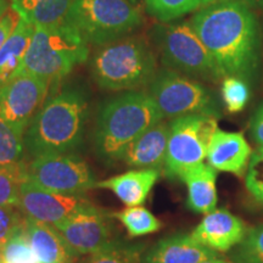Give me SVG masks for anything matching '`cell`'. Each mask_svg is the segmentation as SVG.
<instances>
[{"mask_svg":"<svg viewBox=\"0 0 263 263\" xmlns=\"http://www.w3.org/2000/svg\"><path fill=\"white\" fill-rule=\"evenodd\" d=\"M26 180V163L0 167V206L20 207V186Z\"/></svg>","mask_w":263,"mask_h":263,"instance_id":"cell-27","label":"cell"},{"mask_svg":"<svg viewBox=\"0 0 263 263\" xmlns=\"http://www.w3.org/2000/svg\"><path fill=\"white\" fill-rule=\"evenodd\" d=\"M230 258L234 263H263V224L248 230L230 252Z\"/></svg>","mask_w":263,"mask_h":263,"instance_id":"cell-28","label":"cell"},{"mask_svg":"<svg viewBox=\"0 0 263 263\" xmlns=\"http://www.w3.org/2000/svg\"><path fill=\"white\" fill-rule=\"evenodd\" d=\"M251 147L241 133L217 129L207 151V161L216 171L241 177L251 159Z\"/></svg>","mask_w":263,"mask_h":263,"instance_id":"cell-16","label":"cell"},{"mask_svg":"<svg viewBox=\"0 0 263 263\" xmlns=\"http://www.w3.org/2000/svg\"><path fill=\"white\" fill-rule=\"evenodd\" d=\"M22 18L35 27L51 28L67 24L74 0H9Z\"/></svg>","mask_w":263,"mask_h":263,"instance_id":"cell-21","label":"cell"},{"mask_svg":"<svg viewBox=\"0 0 263 263\" xmlns=\"http://www.w3.org/2000/svg\"><path fill=\"white\" fill-rule=\"evenodd\" d=\"M22 17L11 5L9 6L5 14L0 17V49L5 44L15 28L17 27L20 20Z\"/></svg>","mask_w":263,"mask_h":263,"instance_id":"cell-33","label":"cell"},{"mask_svg":"<svg viewBox=\"0 0 263 263\" xmlns=\"http://www.w3.org/2000/svg\"><path fill=\"white\" fill-rule=\"evenodd\" d=\"M73 263H77V262H73ZM78 263H88V262H87V259H85V261H82V262H78Z\"/></svg>","mask_w":263,"mask_h":263,"instance_id":"cell-40","label":"cell"},{"mask_svg":"<svg viewBox=\"0 0 263 263\" xmlns=\"http://www.w3.org/2000/svg\"><path fill=\"white\" fill-rule=\"evenodd\" d=\"M93 78L105 90H134L156 74V59L139 38H122L103 45L91 60Z\"/></svg>","mask_w":263,"mask_h":263,"instance_id":"cell-4","label":"cell"},{"mask_svg":"<svg viewBox=\"0 0 263 263\" xmlns=\"http://www.w3.org/2000/svg\"><path fill=\"white\" fill-rule=\"evenodd\" d=\"M26 180L48 192L68 195H82L98 183L89 164L72 154L34 157L26 163Z\"/></svg>","mask_w":263,"mask_h":263,"instance_id":"cell-10","label":"cell"},{"mask_svg":"<svg viewBox=\"0 0 263 263\" xmlns=\"http://www.w3.org/2000/svg\"><path fill=\"white\" fill-rule=\"evenodd\" d=\"M147 93L163 118L174 120L196 114L217 116L212 94L199 82L184 77L171 68L156 72L149 83Z\"/></svg>","mask_w":263,"mask_h":263,"instance_id":"cell-9","label":"cell"},{"mask_svg":"<svg viewBox=\"0 0 263 263\" xmlns=\"http://www.w3.org/2000/svg\"><path fill=\"white\" fill-rule=\"evenodd\" d=\"M251 136L259 147H263V103L259 105L251 120Z\"/></svg>","mask_w":263,"mask_h":263,"instance_id":"cell-34","label":"cell"},{"mask_svg":"<svg viewBox=\"0 0 263 263\" xmlns=\"http://www.w3.org/2000/svg\"><path fill=\"white\" fill-rule=\"evenodd\" d=\"M246 188L256 201L263 205V147L251 155L246 174Z\"/></svg>","mask_w":263,"mask_h":263,"instance_id":"cell-31","label":"cell"},{"mask_svg":"<svg viewBox=\"0 0 263 263\" xmlns=\"http://www.w3.org/2000/svg\"><path fill=\"white\" fill-rule=\"evenodd\" d=\"M24 138L0 116V167L24 163Z\"/></svg>","mask_w":263,"mask_h":263,"instance_id":"cell-25","label":"cell"},{"mask_svg":"<svg viewBox=\"0 0 263 263\" xmlns=\"http://www.w3.org/2000/svg\"><path fill=\"white\" fill-rule=\"evenodd\" d=\"M3 263H39L25 226L3 245Z\"/></svg>","mask_w":263,"mask_h":263,"instance_id":"cell-29","label":"cell"},{"mask_svg":"<svg viewBox=\"0 0 263 263\" xmlns=\"http://www.w3.org/2000/svg\"><path fill=\"white\" fill-rule=\"evenodd\" d=\"M146 11L163 22L177 20L201 8V0H145Z\"/></svg>","mask_w":263,"mask_h":263,"instance_id":"cell-26","label":"cell"},{"mask_svg":"<svg viewBox=\"0 0 263 263\" xmlns=\"http://www.w3.org/2000/svg\"><path fill=\"white\" fill-rule=\"evenodd\" d=\"M201 263H232L229 261H226V259H223L221 257H217V258H211V259H207V261H203Z\"/></svg>","mask_w":263,"mask_h":263,"instance_id":"cell-37","label":"cell"},{"mask_svg":"<svg viewBox=\"0 0 263 263\" xmlns=\"http://www.w3.org/2000/svg\"><path fill=\"white\" fill-rule=\"evenodd\" d=\"M89 104L77 87H65L48 95L24 136L25 151L32 159L72 154L81 146Z\"/></svg>","mask_w":263,"mask_h":263,"instance_id":"cell-2","label":"cell"},{"mask_svg":"<svg viewBox=\"0 0 263 263\" xmlns=\"http://www.w3.org/2000/svg\"><path fill=\"white\" fill-rule=\"evenodd\" d=\"M94 205L82 195H68L41 189L34 184L21 183L20 186V207L28 218L38 222L57 226L76 213L90 209Z\"/></svg>","mask_w":263,"mask_h":263,"instance_id":"cell-12","label":"cell"},{"mask_svg":"<svg viewBox=\"0 0 263 263\" xmlns=\"http://www.w3.org/2000/svg\"><path fill=\"white\" fill-rule=\"evenodd\" d=\"M153 39L163 65L171 70L210 82L224 77L189 22L157 25Z\"/></svg>","mask_w":263,"mask_h":263,"instance_id":"cell-7","label":"cell"},{"mask_svg":"<svg viewBox=\"0 0 263 263\" xmlns=\"http://www.w3.org/2000/svg\"><path fill=\"white\" fill-rule=\"evenodd\" d=\"M245 223L224 209L207 213L190 235L197 242L217 252L229 251L245 238Z\"/></svg>","mask_w":263,"mask_h":263,"instance_id":"cell-14","label":"cell"},{"mask_svg":"<svg viewBox=\"0 0 263 263\" xmlns=\"http://www.w3.org/2000/svg\"><path fill=\"white\" fill-rule=\"evenodd\" d=\"M141 24V14L130 0H74L67 25L88 44L120 41Z\"/></svg>","mask_w":263,"mask_h":263,"instance_id":"cell-6","label":"cell"},{"mask_svg":"<svg viewBox=\"0 0 263 263\" xmlns=\"http://www.w3.org/2000/svg\"><path fill=\"white\" fill-rule=\"evenodd\" d=\"M145 245L143 242L128 244L116 239L115 241L87 258L88 263H141Z\"/></svg>","mask_w":263,"mask_h":263,"instance_id":"cell-24","label":"cell"},{"mask_svg":"<svg viewBox=\"0 0 263 263\" xmlns=\"http://www.w3.org/2000/svg\"><path fill=\"white\" fill-rule=\"evenodd\" d=\"M160 178V170H130L126 173L98 182L95 188L112 192L127 207L140 206Z\"/></svg>","mask_w":263,"mask_h":263,"instance_id":"cell-19","label":"cell"},{"mask_svg":"<svg viewBox=\"0 0 263 263\" xmlns=\"http://www.w3.org/2000/svg\"><path fill=\"white\" fill-rule=\"evenodd\" d=\"M217 257L218 252L197 242L192 235L177 234L159 240L144 254L141 263H201Z\"/></svg>","mask_w":263,"mask_h":263,"instance_id":"cell-17","label":"cell"},{"mask_svg":"<svg viewBox=\"0 0 263 263\" xmlns=\"http://www.w3.org/2000/svg\"><path fill=\"white\" fill-rule=\"evenodd\" d=\"M10 6L9 0H0V17L5 14V11Z\"/></svg>","mask_w":263,"mask_h":263,"instance_id":"cell-36","label":"cell"},{"mask_svg":"<svg viewBox=\"0 0 263 263\" xmlns=\"http://www.w3.org/2000/svg\"><path fill=\"white\" fill-rule=\"evenodd\" d=\"M217 129V116L213 115L196 114L172 120L164 160L166 176L180 179L184 172L202 163Z\"/></svg>","mask_w":263,"mask_h":263,"instance_id":"cell-8","label":"cell"},{"mask_svg":"<svg viewBox=\"0 0 263 263\" xmlns=\"http://www.w3.org/2000/svg\"><path fill=\"white\" fill-rule=\"evenodd\" d=\"M170 137V123L160 121L128 146L122 161L133 170H160L164 166Z\"/></svg>","mask_w":263,"mask_h":263,"instance_id":"cell-15","label":"cell"},{"mask_svg":"<svg viewBox=\"0 0 263 263\" xmlns=\"http://www.w3.org/2000/svg\"><path fill=\"white\" fill-rule=\"evenodd\" d=\"M34 32L35 26L21 18L17 27L0 49V87L18 73Z\"/></svg>","mask_w":263,"mask_h":263,"instance_id":"cell-22","label":"cell"},{"mask_svg":"<svg viewBox=\"0 0 263 263\" xmlns=\"http://www.w3.org/2000/svg\"><path fill=\"white\" fill-rule=\"evenodd\" d=\"M226 77L248 78L258 61L259 32L254 12L244 0L203 6L189 21Z\"/></svg>","mask_w":263,"mask_h":263,"instance_id":"cell-1","label":"cell"},{"mask_svg":"<svg viewBox=\"0 0 263 263\" xmlns=\"http://www.w3.org/2000/svg\"><path fill=\"white\" fill-rule=\"evenodd\" d=\"M217 172L212 166L200 163L184 172L180 177L188 188L186 205L193 212L207 213L215 211L217 205Z\"/></svg>","mask_w":263,"mask_h":263,"instance_id":"cell-20","label":"cell"},{"mask_svg":"<svg viewBox=\"0 0 263 263\" xmlns=\"http://www.w3.org/2000/svg\"><path fill=\"white\" fill-rule=\"evenodd\" d=\"M49 85L37 76L18 73L0 87V116L22 138L47 100Z\"/></svg>","mask_w":263,"mask_h":263,"instance_id":"cell-11","label":"cell"},{"mask_svg":"<svg viewBox=\"0 0 263 263\" xmlns=\"http://www.w3.org/2000/svg\"><path fill=\"white\" fill-rule=\"evenodd\" d=\"M162 118L147 91L129 90L107 100L99 111L94 133L99 157L108 163L122 160L128 146Z\"/></svg>","mask_w":263,"mask_h":263,"instance_id":"cell-3","label":"cell"},{"mask_svg":"<svg viewBox=\"0 0 263 263\" xmlns=\"http://www.w3.org/2000/svg\"><path fill=\"white\" fill-rule=\"evenodd\" d=\"M126 228L129 238L153 234L162 228V223L144 206H132L111 213Z\"/></svg>","mask_w":263,"mask_h":263,"instance_id":"cell-23","label":"cell"},{"mask_svg":"<svg viewBox=\"0 0 263 263\" xmlns=\"http://www.w3.org/2000/svg\"><path fill=\"white\" fill-rule=\"evenodd\" d=\"M88 55V43L70 25L35 27L18 73L37 76L51 83L70 73L77 65L83 64Z\"/></svg>","mask_w":263,"mask_h":263,"instance_id":"cell-5","label":"cell"},{"mask_svg":"<svg viewBox=\"0 0 263 263\" xmlns=\"http://www.w3.org/2000/svg\"><path fill=\"white\" fill-rule=\"evenodd\" d=\"M244 2L250 6V8L263 11V0H244Z\"/></svg>","mask_w":263,"mask_h":263,"instance_id":"cell-35","label":"cell"},{"mask_svg":"<svg viewBox=\"0 0 263 263\" xmlns=\"http://www.w3.org/2000/svg\"><path fill=\"white\" fill-rule=\"evenodd\" d=\"M0 263H3V245H0Z\"/></svg>","mask_w":263,"mask_h":263,"instance_id":"cell-39","label":"cell"},{"mask_svg":"<svg viewBox=\"0 0 263 263\" xmlns=\"http://www.w3.org/2000/svg\"><path fill=\"white\" fill-rule=\"evenodd\" d=\"M110 218L111 215L93 206L54 227L76 254L90 256L116 240Z\"/></svg>","mask_w":263,"mask_h":263,"instance_id":"cell-13","label":"cell"},{"mask_svg":"<svg viewBox=\"0 0 263 263\" xmlns=\"http://www.w3.org/2000/svg\"><path fill=\"white\" fill-rule=\"evenodd\" d=\"M25 230L39 263H73L78 257L54 226L26 217Z\"/></svg>","mask_w":263,"mask_h":263,"instance_id":"cell-18","label":"cell"},{"mask_svg":"<svg viewBox=\"0 0 263 263\" xmlns=\"http://www.w3.org/2000/svg\"><path fill=\"white\" fill-rule=\"evenodd\" d=\"M221 91L223 103L230 114H238L244 110L250 99L248 84L238 77H226Z\"/></svg>","mask_w":263,"mask_h":263,"instance_id":"cell-30","label":"cell"},{"mask_svg":"<svg viewBox=\"0 0 263 263\" xmlns=\"http://www.w3.org/2000/svg\"><path fill=\"white\" fill-rule=\"evenodd\" d=\"M219 2H226V0H201V8L203 6H207V5H211V4H215V3H219Z\"/></svg>","mask_w":263,"mask_h":263,"instance_id":"cell-38","label":"cell"},{"mask_svg":"<svg viewBox=\"0 0 263 263\" xmlns=\"http://www.w3.org/2000/svg\"><path fill=\"white\" fill-rule=\"evenodd\" d=\"M25 222L26 216L17 207L0 206V245H4Z\"/></svg>","mask_w":263,"mask_h":263,"instance_id":"cell-32","label":"cell"}]
</instances>
